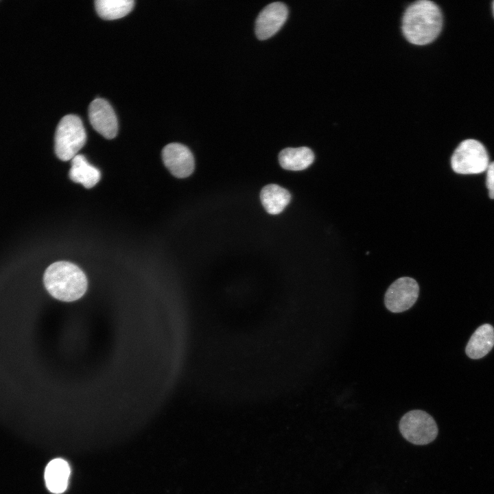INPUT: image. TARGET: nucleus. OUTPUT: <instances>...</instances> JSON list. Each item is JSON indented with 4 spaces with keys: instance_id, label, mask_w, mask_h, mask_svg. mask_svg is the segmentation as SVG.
<instances>
[{
    "instance_id": "nucleus-1",
    "label": "nucleus",
    "mask_w": 494,
    "mask_h": 494,
    "mask_svg": "<svg viewBox=\"0 0 494 494\" xmlns=\"http://www.w3.org/2000/svg\"><path fill=\"white\" fill-rule=\"evenodd\" d=\"M442 26L440 8L428 0L416 1L410 4L402 19V31L405 38L418 45L432 43L440 34Z\"/></svg>"
},
{
    "instance_id": "nucleus-2",
    "label": "nucleus",
    "mask_w": 494,
    "mask_h": 494,
    "mask_svg": "<svg viewBox=\"0 0 494 494\" xmlns=\"http://www.w3.org/2000/svg\"><path fill=\"white\" fill-rule=\"evenodd\" d=\"M45 287L55 298L71 302L81 298L87 289V279L84 272L68 261L51 264L43 277Z\"/></svg>"
},
{
    "instance_id": "nucleus-3",
    "label": "nucleus",
    "mask_w": 494,
    "mask_h": 494,
    "mask_svg": "<svg viewBox=\"0 0 494 494\" xmlns=\"http://www.w3.org/2000/svg\"><path fill=\"white\" fill-rule=\"evenodd\" d=\"M86 134L80 118L67 115L60 121L55 134V152L58 158L71 160L84 145Z\"/></svg>"
},
{
    "instance_id": "nucleus-4",
    "label": "nucleus",
    "mask_w": 494,
    "mask_h": 494,
    "mask_svg": "<svg viewBox=\"0 0 494 494\" xmlns=\"http://www.w3.org/2000/svg\"><path fill=\"white\" fill-rule=\"evenodd\" d=\"M451 165L453 170L458 174H480L486 171L489 165V155L480 141L466 139L454 150Z\"/></svg>"
},
{
    "instance_id": "nucleus-5",
    "label": "nucleus",
    "mask_w": 494,
    "mask_h": 494,
    "mask_svg": "<svg viewBox=\"0 0 494 494\" xmlns=\"http://www.w3.org/2000/svg\"><path fill=\"white\" fill-rule=\"evenodd\" d=\"M403 437L414 445L432 442L438 435V426L433 417L425 411L414 410L405 413L399 421Z\"/></svg>"
},
{
    "instance_id": "nucleus-6",
    "label": "nucleus",
    "mask_w": 494,
    "mask_h": 494,
    "mask_svg": "<svg viewBox=\"0 0 494 494\" xmlns=\"http://www.w3.org/2000/svg\"><path fill=\"white\" fill-rule=\"evenodd\" d=\"M419 294V286L416 280L403 277L388 287L384 296V304L391 312H403L413 306Z\"/></svg>"
},
{
    "instance_id": "nucleus-7",
    "label": "nucleus",
    "mask_w": 494,
    "mask_h": 494,
    "mask_svg": "<svg viewBox=\"0 0 494 494\" xmlns=\"http://www.w3.org/2000/svg\"><path fill=\"white\" fill-rule=\"evenodd\" d=\"M162 158L165 166L176 178L188 177L194 170L193 156L183 144L172 143L165 145L162 150Z\"/></svg>"
},
{
    "instance_id": "nucleus-8",
    "label": "nucleus",
    "mask_w": 494,
    "mask_h": 494,
    "mask_svg": "<svg viewBox=\"0 0 494 494\" xmlns=\"http://www.w3.org/2000/svg\"><path fill=\"white\" fill-rule=\"evenodd\" d=\"M89 117L93 128L104 137L111 139L118 132V122L111 105L104 99L96 98L89 107Z\"/></svg>"
},
{
    "instance_id": "nucleus-9",
    "label": "nucleus",
    "mask_w": 494,
    "mask_h": 494,
    "mask_svg": "<svg viewBox=\"0 0 494 494\" xmlns=\"http://www.w3.org/2000/svg\"><path fill=\"white\" fill-rule=\"evenodd\" d=\"M287 15V8L281 2H274L266 5L256 19L257 37L260 40H266L273 36L284 24Z\"/></svg>"
},
{
    "instance_id": "nucleus-10",
    "label": "nucleus",
    "mask_w": 494,
    "mask_h": 494,
    "mask_svg": "<svg viewBox=\"0 0 494 494\" xmlns=\"http://www.w3.org/2000/svg\"><path fill=\"white\" fill-rule=\"evenodd\" d=\"M70 475L68 462L62 458L51 460L45 470V480L48 490L56 494L63 493L67 488Z\"/></svg>"
},
{
    "instance_id": "nucleus-11",
    "label": "nucleus",
    "mask_w": 494,
    "mask_h": 494,
    "mask_svg": "<svg viewBox=\"0 0 494 494\" xmlns=\"http://www.w3.org/2000/svg\"><path fill=\"white\" fill-rule=\"evenodd\" d=\"M69 178L74 183L82 185L86 189L93 187L100 180V171L92 165L82 154L71 159Z\"/></svg>"
},
{
    "instance_id": "nucleus-12",
    "label": "nucleus",
    "mask_w": 494,
    "mask_h": 494,
    "mask_svg": "<svg viewBox=\"0 0 494 494\" xmlns=\"http://www.w3.org/2000/svg\"><path fill=\"white\" fill-rule=\"evenodd\" d=\"M494 346V329L489 324L479 327L471 336L466 353L471 359H480L485 356Z\"/></svg>"
},
{
    "instance_id": "nucleus-13",
    "label": "nucleus",
    "mask_w": 494,
    "mask_h": 494,
    "mask_svg": "<svg viewBox=\"0 0 494 494\" xmlns=\"http://www.w3.org/2000/svg\"><path fill=\"white\" fill-rule=\"evenodd\" d=\"M314 161V152L307 147L287 148L282 150L279 154L281 166L291 171L305 169Z\"/></svg>"
},
{
    "instance_id": "nucleus-14",
    "label": "nucleus",
    "mask_w": 494,
    "mask_h": 494,
    "mask_svg": "<svg viewBox=\"0 0 494 494\" xmlns=\"http://www.w3.org/2000/svg\"><path fill=\"white\" fill-rule=\"evenodd\" d=\"M260 199L266 211L272 215L281 213L291 200L290 192L282 187L270 184L263 187Z\"/></svg>"
},
{
    "instance_id": "nucleus-15",
    "label": "nucleus",
    "mask_w": 494,
    "mask_h": 494,
    "mask_svg": "<svg viewBox=\"0 0 494 494\" xmlns=\"http://www.w3.org/2000/svg\"><path fill=\"white\" fill-rule=\"evenodd\" d=\"M133 0H96L95 6L99 16L106 20L121 18L133 8Z\"/></svg>"
},
{
    "instance_id": "nucleus-16",
    "label": "nucleus",
    "mask_w": 494,
    "mask_h": 494,
    "mask_svg": "<svg viewBox=\"0 0 494 494\" xmlns=\"http://www.w3.org/2000/svg\"><path fill=\"white\" fill-rule=\"evenodd\" d=\"M486 185L490 198L494 199V162L489 163L486 169Z\"/></svg>"
},
{
    "instance_id": "nucleus-17",
    "label": "nucleus",
    "mask_w": 494,
    "mask_h": 494,
    "mask_svg": "<svg viewBox=\"0 0 494 494\" xmlns=\"http://www.w3.org/2000/svg\"><path fill=\"white\" fill-rule=\"evenodd\" d=\"M493 11H494V3H493Z\"/></svg>"
}]
</instances>
